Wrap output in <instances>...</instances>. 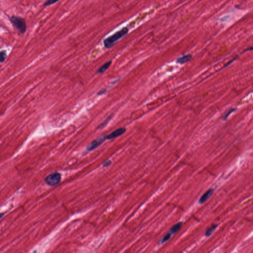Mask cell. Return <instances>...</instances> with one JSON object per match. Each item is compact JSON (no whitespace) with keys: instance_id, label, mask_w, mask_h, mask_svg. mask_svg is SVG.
<instances>
[{"instance_id":"e0dca14e","label":"cell","mask_w":253,"mask_h":253,"mask_svg":"<svg viewBox=\"0 0 253 253\" xmlns=\"http://www.w3.org/2000/svg\"><path fill=\"white\" fill-rule=\"evenodd\" d=\"M111 164V161L107 160L106 161L104 162V167H107V166H109Z\"/></svg>"},{"instance_id":"277c9868","label":"cell","mask_w":253,"mask_h":253,"mask_svg":"<svg viewBox=\"0 0 253 253\" xmlns=\"http://www.w3.org/2000/svg\"><path fill=\"white\" fill-rule=\"evenodd\" d=\"M106 135H101L99 138L93 141L86 147L87 151H92L99 147L106 139Z\"/></svg>"},{"instance_id":"5bb4252c","label":"cell","mask_w":253,"mask_h":253,"mask_svg":"<svg viewBox=\"0 0 253 253\" xmlns=\"http://www.w3.org/2000/svg\"><path fill=\"white\" fill-rule=\"evenodd\" d=\"M236 110L235 108H231L228 110V111H227V112H225V114L222 117V119L224 120H226L227 118L228 117V116L230 115V114H231V113L234 112Z\"/></svg>"},{"instance_id":"6da1fadb","label":"cell","mask_w":253,"mask_h":253,"mask_svg":"<svg viewBox=\"0 0 253 253\" xmlns=\"http://www.w3.org/2000/svg\"><path fill=\"white\" fill-rule=\"evenodd\" d=\"M129 32V29L127 27H124L112 35L107 37L104 41V47L106 49L111 48L120 39L124 37Z\"/></svg>"},{"instance_id":"8fae6325","label":"cell","mask_w":253,"mask_h":253,"mask_svg":"<svg viewBox=\"0 0 253 253\" xmlns=\"http://www.w3.org/2000/svg\"><path fill=\"white\" fill-rule=\"evenodd\" d=\"M217 227H218L217 225H213L210 227H209L207 230V231H206V233H205V236H206V237H209L210 236H211L212 233H213L214 231H215L216 228Z\"/></svg>"},{"instance_id":"ac0fdd59","label":"cell","mask_w":253,"mask_h":253,"mask_svg":"<svg viewBox=\"0 0 253 253\" xmlns=\"http://www.w3.org/2000/svg\"><path fill=\"white\" fill-rule=\"evenodd\" d=\"M4 213H0V219H1L4 216Z\"/></svg>"},{"instance_id":"4fadbf2b","label":"cell","mask_w":253,"mask_h":253,"mask_svg":"<svg viewBox=\"0 0 253 253\" xmlns=\"http://www.w3.org/2000/svg\"><path fill=\"white\" fill-rule=\"evenodd\" d=\"M171 233L170 232H169V233H167V234L165 235V236L163 237V239H162V240H161V244H163V243H165V242H166L168 240H169L170 239L171 237Z\"/></svg>"},{"instance_id":"30bf717a","label":"cell","mask_w":253,"mask_h":253,"mask_svg":"<svg viewBox=\"0 0 253 253\" xmlns=\"http://www.w3.org/2000/svg\"><path fill=\"white\" fill-rule=\"evenodd\" d=\"M182 224L183 223L182 222H179L173 226L170 230V232L171 233V234L176 233L178 230H179L182 227Z\"/></svg>"},{"instance_id":"52a82bcc","label":"cell","mask_w":253,"mask_h":253,"mask_svg":"<svg viewBox=\"0 0 253 253\" xmlns=\"http://www.w3.org/2000/svg\"><path fill=\"white\" fill-rule=\"evenodd\" d=\"M192 58V55L190 54H188V55H184V56L180 57L177 59V62L179 63L182 64L185 63L186 62H188V61H190Z\"/></svg>"},{"instance_id":"8992f818","label":"cell","mask_w":253,"mask_h":253,"mask_svg":"<svg viewBox=\"0 0 253 253\" xmlns=\"http://www.w3.org/2000/svg\"><path fill=\"white\" fill-rule=\"evenodd\" d=\"M214 192V189H210L208 191H206V192L200 197V199L199 200V203L201 204L205 203L212 195Z\"/></svg>"},{"instance_id":"9a60e30c","label":"cell","mask_w":253,"mask_h":253,"mask_svg":"<svg viewBox=\"0 0 253 253\" xmlns=\"http://www.w3.org/2000/svg\"><path fill=\"white\" fill-rule=\"evenodd\" d=\"M60 0H47L44 3L43 5L44 6H49L51 4H53L56 3V2L59 1Z\"/></svg>"},{"instance_id":"2e32d148","label":"cell","mask_w":253,"mask_h":253,"mask_svg":"<svg viewBox=\"0 0 253 253\" xmlns=\"http://www.w3.org/2000/svg\"><path fill=\"white\" fill-rule=\"evenodd\" d=\"M107 92V89H101V90L98 91V93H97V95L98 96H102V95H104V93H106V92Z\"/></svg>"},{"instance_id":"3957f363","label":"cell","mask_w":253,"mask_h":253,"mask_svg":"<svg viewBox=\"0 0 253 253\" xmlns=\"http://www.w3.org/2000/svg\"><path fill=\"white\" fill-rule=\"evenodd\" d=\"M61 175L57 172L48 175L44 179V181L47 185L51 187H55L58 185L61 181Z\"/></svg>"},{"instance_id":"5b68a950","label":"cell","mask_w":253,"mask_h":253,"mask_svg":"<svg viewBox=\"0 0 253 253\" xmlns=\"http://www.w3.org/2000/svg\"><path fill=\"white\" fill-rule=\"evenodd\" d=\"M126 132V129L125 128H120L119 129L116 130L109 135L106 136V139H111L117 138L118 136L123 135Z\"/></svg>"},{"instance_id":"ba28073f","label":"cell","mask_w":253,"mask_h":253,"mask_svg":"<svg viewBox=\"0 0 253 253\" xmlns=\"http://www.w3.org/2000/svg\"><path fill=\"white\" fill-rule=\"evenodd\" d=\"M112 63V61H107L104 64L101 66V68H99V69L98 70V71H97V74H102L104 72H105L109 67Z\"/></svg>"},{"instance_id":"7a4b0ae2","label":"cell","mask_w":253,"mask_h":253,"mask_svg":"<svg viewBox=\"0 0 253 253\" xmlns=\"http://www.w3.org/2000/svg\"><path fill=\"white\" fill-rule=\"evenodd\" d=\"M9 20L13 26L20 34H24L26 32V22L24 18L20 16L12 15L9 17Z\"/></svg>"},{"instance_id":"7c38bea8","label":"cell","mask_w":253,"mask_h":253,"mask_svg":"<svg viewBox=\"0 0 253 253\" xmlns=\"http://www.w3.org/2000/svg\"><path fill=\"white\" fill-rule=\"evenodd\" d=\"M7 56L6 50L0 51V63L4 62Z\"/></svg>"},{"instance_id":"9c48e42d","label":"cell","mask_w":253,"mask_h":253,"mask_svg":"<svg viewBox=\"0 0 253 253\" xmlns=\"http://www.w3.org/2000/svg\"><path fill=\"white\" fill-rule=\"evenodd\" d=\"M113 114H111L102 123H101V124L98 126L97 129H104V128L106 127L107 126V125L108 124L109 122L110 121V120L113 118Z\"/></svg>"}]
</instances>
